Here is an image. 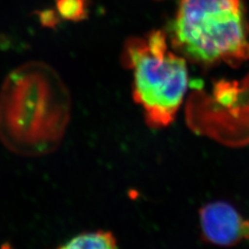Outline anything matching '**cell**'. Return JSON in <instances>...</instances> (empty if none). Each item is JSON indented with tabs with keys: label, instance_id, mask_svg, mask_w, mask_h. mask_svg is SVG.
Instances as JSON below:
<instances>
[{
	"label": "cell",
	"instance_id": "obj_2",
	"mask_svg": "<svg viewBox=\"0 0 249 249\" xmlns=\"http://www.w3.org/2000/svg\"><path fill=\"white\" fill-rule=\"evenodd\" d=\"M171 42L200 65L249 60V28L241 0H179L169 25Z\"/></svg>",
	"mask_w": 249,
	"mask_h": 249
},
{
	"label": "cell",
	"instance_id": "obj_4",
	"mask_svg": "<svg viewBox=\"0 0 249 249\" xmlns=\"http://www.w3.org/2000/svg\"><path fill=\"white\" fill-rule=\"evenodd\" d=\"M202 237L207 243L218 247H232L241 240L240 225L243 219L232 205L215 201L203 206L199 211Z\"/></svg>",
	"mask_w": 249,
	"mask_h": 249
},
{
	"label": "cell",
	"instance_id": "obj_1",
	"mask_svg": "<svg viewBox=\"0 0 249 249\" xmlns=\"http://www.w3.org/2000/svg\"><path fill=\"white\" fill-rule=\"evenodd\" d=\"M71 99L58 74L45 63L11 72L0 91V140L21 156H41L61 142Z\"/></svg>",
	"mask_w": 249,
	"mask_h": 249
},
{
	"label": "cell",
	"instance_id": "obj_3",
	"mask_svg": "<svg viewBox=\"0 0 249 249\" xmlns=\"http://www.w3.org/2000/svg\"><path fill=\"white\" fill-rule=\"evenodd\" d=\"M121 61L133 71L134 101L142 107L146 123L152 128L168 126L188 87L186 58L170 50L164 32L152 31L126 40Z\"/></svg>",
	"mask_w": 249,
	"mask_h": 249
},
{
	"label": "cell",
	"instance_id": "obj_5",
	"mask_svg": "<svg viewBox=\"0 0 249 249\" xmlns=\"http://www.w3.org/2000/svg\"><path fill=\"white\" fill-rule=\"evenodd\" d=\"M53 249H119L113 232L104 230L84 231Z\"/></svg>",
	"mask_w": 249,
	"mask_h": 249
},
{
	"label": "cell",
	"instance_id": "obj_7",
	"mask_svg": "<svg viewBox=\"0 0 249 249\" xmlns=\"http://www.w3.org/2000/svg\"><path fill=\"white\" fill-rule=\"evenodd\" d=\"M240 236L242 239L249 240V221L246 220L241 223Z\"/></svg>",
	"mask_w": 249,
	"mask_h": 249
},
{
	"label": "cell",
	"instance_id": "obj_6",
	"mask_svg": "<svg viewBox=\"0 0 249 249\" xmlns=\"http://www.w3.org/2000/svg\"><path fill=\"white\" fill-rule=\"evenodd\" d=\"M56 9L63 18L80 21L87 17V0H56Z\"/></svg>",
	"mask_w": 249,
	"mask_h": 249
}]
</instances>
